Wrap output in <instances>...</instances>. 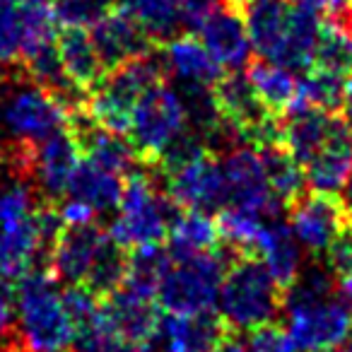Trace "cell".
<instances>
[{"label":"cell","mask_w":352,"mask_h":352,"mask_svg":"<svg viewBox=\"0 0 352 352\" xmlns=\"http://www.w3.org/2000/svg\"><path fill=\"white\" fill-rule=\"evenodd\" d=\"M297 352H336L352 336V309L328 265L299 270L283 299Z\"/></svg>","instance_id":"obj_1"},{"label":"cell","mask_w":352,"mask_h":352,"mask_svg":"<svg viewBox=\"0 0 352 352\" xmlns=\"http://www.w3.org/2000/svg\"><path fill=\"white\" fill-rule=\"evenodd\" d=\"M244 22L254 54L289 70L314 65L323 22L318 12L292 6L289 0H244Z\"/></svg>","instance_id":"obj_2"},{"label":"cell","mask_w":352,"mask_h":352,"mask_svg":"<svg viewBox=\"0 0 352 352\" xmlns=\"http://www.w3.org/2000/svg\"><path fill=\"white\" fill-rule=\"evenodd\" d=\"M17 338L27 352H68L75 342L63 292L51 270H30L15 289Z\"/></svg>","instance_id":"obj_3"},{"label":"cell","mask_w":352,"mask_h":352,"mask_svg":"<svg viewBox=\"0 0 352 352\" xmlns=\"http://www.w3.org/2000/svg\"><path fill=\"white\" fill-rule=\"evenodd\" d=\"M283 287L256 256L236 254L225 270L217 307L230 331H254L263 323H273L283 309Z\"/></svg>","instance_id":"obj_4"},{"label":"cell","mask_w":352,"mask_h":352,"mask_svg":"<svg viewBox=\"0 0 352 352\" xmlns=\"http://www.w3.org/2000/svg\"><path fill=\"white\" fill-rule=\"evenodd\" d=\"M174 203L155 186L152 176L133 169L128 182L123 184L118 212L109 225L107 234L118 249H140V246L162 244L174 220L171 215Z\"/></svg>","instance_id":"obj_5"},{"label":"cell","mask_w":352,"mask_h":352,"mask_svg":"<svg viewBox=\"0 0 352 352\" xmlns=\"http://www.w3.org/2000/svg\"><path fill=\"white\" fill-rule=\"evenodd\" d=\"M162 60L150 54L126 60L109 70V75H104L102 82L87 94L85 113L92 123L123 135L128 133L133 107L152 85L162 82Z\"/></svg>","instance_id":"obj_6"},{"label":"cell","mask_w":352,"mask_h":352,"mask_svg":"<svg viewBox=\"0 0 352 352\" xmlns=\"http://www.w3.org/2000/svg\"><path fill=\"white\" fill-rule=\"evenodd\" d=\"M225 270V258L217 251L171 258V265L157 287V307L184 316L210 314L217 307Z\"/></svg>","instance_id":"obj_7"},{"label":"cell","mask_w":352,"mask_h":352,"mask_svg":"<svg viewBox=\"0 0 352 352\" xmlns=\"http://www.w3.org/2000/svg\"><path fill=\"white\" fill-rule=\"evenodd\" d=\"M188 128V109L184 94L169 85H152L133 107L128 133L138 157L145 162H160V157L174 145Z\"/></svg>","instance_id":"obj_8"},{"label":"cell","mask_w":352,"mask_h":352,"mask_svg":"<svg viewBox=\"0 0 352 352\" xmlns=\"http://www.w3.org/2000/svg\"><path fill=\"white\" fill-rule=\"evenodd\" d=\"M73 113L63 102L36 85L12 89L0 107V128L12 147H34L54 133L73 126Z\"/></svg>","instance_id":"obj_9"},{"label":"cell","mask_w":352,"mask_h":352,"mask_svg":"<svg viewBox=\"0 0 352 352\" xmlns=\"http://www.w3.org/2000/svg\"><path fill=\"white\" fill-rule=\"evenodd\" d=\"M166 198L184 210H222L230 203L222 166L208 147L162 164Z\"/></svg>","instance_id":"obj_10"},{"label":"cell","mask_w":352,"mask_h":352,"mask_svg":"<svg viewBox=\"0 0 352 352\" xmlns=\"http://www.w3.org/2000/svg\"><path fill=\"white\" fill-rule=\"evenodd\" d=\"M287 208L289 230L311 256H326L338 236L350 230V215L336 193H302Z\"/></svg>","instance_id":"obj_11"},{"label":"cell","mask_w":352,"mask_h":352,"mask_svg":"<svg viewBox=\"0 0 352 352\" xmlns=\"http://www.w3.org/2000/svg\"><path fill=\"white\" fill-rule=\"evenodd\" d=\"M220 166L227 182V196H230L227 206L249 208L263 217L280 215L283 203L270 191L263 162H261L258 150H254V145L232 147L225 160L220 162Z\"/></svg>","instance_id":"obj_12"},{"label":"cell","mask_w":352,"mask_h":352,"mask_svg":"<svg viewBox=\"0 0 352 352\" xmlns=\"http://www.w3.org/2000/svg\"><path fill=\"white\" fill-rule=\"evenodd\" d=\"M109 244V234L97 225L65 227L49 249L51 275L68 285H85Z\"/></svg>","instance_id":"obj_13"},{"label":"cell","mask_w":352,"mask_h":352,"mask_svg":"<svg viewBox=\"0 0 352 352\" xmlns=\"http://www.w3.org/2000/svg\"><path fill=\"white\" fill-rule=\"evenodd\" d=\"M236 0H230L222 8H217L212 15H208L201 25L196 27L198 41L206 46V51L212 56L220 68H227L232 73L246 68L249 58L254 54L246 32L244 15L239 12Z\"/></svg>","instance_id":"obj_14"},{"label":"cell","mask_w":352,"mask_h":352,"mask_svg":"<svg viewBox=\"0 0 352 352\" xmlns=\"http://www.w3.org/2000/svg\"><path fill=\"white\" fill-rule=\"evenodd\" d=\"M102 311L109 331L126 342L150 350L160 333V311L155 297H147L135 289L118 287L102 299Z\"/></svg>","instance_id":"obj_15"},{"label":"cell","mask_w":352,"mask_h":352,"mask_svg":"<svg viewBox=\"0 0 352 352\" xmlns=\"http://www.w3.org/2000/svg\"><path fill=\"white\" fill-rule=\"evenodd\" d=\"M80 147L73 131L54 133L51 138L41 140L39 145L30 147L25 162V176H34L36 186L49 198H60L68 193V184L80 164Z\"/></svg>","instance_id":"obj_16"},{"label":"cell","mask_w":352,"mask_h":352,"mask_svg":"<svg viewBox=\"0 0 352 352\" xmlns=\"http://www.w3.org/2000/svg\"><path fill=\"white\" fill-rule=\"evenodd\" d=\"M89 36H92V44L97 49L107 73L123 65L126 60L150 54L152 46V39L147 36V32L123 8H111L107 15L99 17L89 27Z\"/></svg>","instance_id":"obj_17"},{"label":"cell","mask_w":352,"mask_h":352,"mask_svg":"<svg viewBox=\"0 0 352 352\" xmlns=\"http://www.w3.org/2000/svg\"><path fill=\"white\" fill-rule=\"evenodd\" d=\"M162 70L171 75L182 92H208L222 78V68L212 60L196 36H171L162 49Z\"/></svg>","instance_id":"obj_18"},{"label":"cell","mask_w":352,"mask_h":352,"mask_svg":"<svg viewBox=\"0 0 352 352\" xmlns=\"http://www.w3.org/2000/svg\"><path fill=\"white\" fill-rule=\"evenodd\" d=\"M70 131H73L80 147V155L85 160L94 162V164L104 166V169L113 171L118 176L131 174L135 169L138 160H140L135 147L131 145V140H126L121 133H111L107 128L92 123L85 116V111L73 118Z\"/></svg>","instance_id":"obj_19"},{"label":"cell","mask_w":352,"mask_h":352,"mask_svg":"<svg viewBox=\"0 0 352 352\" xmlns=\"http://www.w3.org/2000/svg\"><path fill=\"white\" fill-rule=\"evenodd\" d=\"M352 171V126L340 118L326 145L304 164V182L316 193H338Z\"/></svg>","instance_id":"obj_20"},{"label":"cell","mask_w":352,"mask_h":352,"mask_svg":"<svg viewBox=\"0 0 352 352\" xmlns=\"http://www.w3.org/2000/svg\"><path fill=\"white\" fill-rule=\"evenodd\" d=\"M254 256L265 265L270 278L283 289H287L302 270V246L294 239L289 225H285L280 217L265 220L256 239Z\"/></svg>","instance_id":"obj_21"},{"label":"cell","mask_w":352,"mask_h":352,"mask_svg":"<svg viewBox=\"0 0 352 352\" xmlns=\"http://www.w3.org/2000/svg\"><path fill=\"white\" fill-rule=\"evenodd\" d=\"M230 328L215 314H169L160 321V347L162 352H210L220 336Z\"/></svg>","instance_id":"obj_22"},{"label":"cell","mask_w":352,"mask_h":352,"mask_svg":"<svg viewBox=\"0 0 352 352\" xmlns=\"http://www.w3.org/2000/svg\"><path fill=\"white\" fill-rule=\"evenodd\" d=\"M287 121L283 123V138L280 145L304 166L331 138L340 116H333L323 109H292L285 111Z\"/></svg>","instance_id":"obj_23"},{"label":"cell","mask_w":352,"mask_h":352,"mask_svg":"<svg viewBox=\"0 0 352 352\" xmlns=\"http://www.w3.org/2000/svg\"><path fill=\"white\" fill-rule=\"evenodd\" d=\"M56 46H58L60 65H63L68 80L85 94H89L107 75L89 32L80 30V27H68L56 39Z\"/></svg>","instance_id":"obj_24"},{"label":"cell","mask_w":352,"mask_h":352,"mask_svg":"<svg viewBox=\"0 0 352 352\" xmlns=\"http://www.w3.org/2000/svg\"><path fill=\"white\" fill-rule=\"evenodd\" d=\"M169 239V256L171 258H184V256L208 254L220 246V227L212 220L210 212L203 210H184L176 215L166 232Z\"/></svg>","instance_id":"obj_25"},{"label":"cell","mask_w":352,"mask_h":352,"mask_svg":"<svg viewBox=\"0 0 352 352\" xmlns=\"http://www.w3.org/2000/svg\"><path fill=\"white\" fill-rule=\"evenodd\" d=\"M68 193L70 198L87 203L97 212H107L116 210L123 193V182L121 176L113 174V171L104 169V166L94 164L89 160H80L78 169H75L73 179L68 184Z\"/></svg>","instance_id":"obj_26"},{"label":"cell","mask_w":352,"mask_h":352,"mask_svg":"<svg viewBox=\"0 0 352 352\" xmlns=\"http://www.w3.org/2000/svg\"><path fill=\"white\" fill-rule=\"evenodd\" d=\"M246 78H249L256 97L261 99V104H263L270 113L278 116V113L287 111V107L294 99V92H297L294 70L285 68V65H278V63H268V60H258V63L249 65Z\"/></svg>","instance_id":"obj_27"},{"label":"cell","mask_w":352,"mask_h":352,"mask_svg":"<svg viewBox=\"0 0 352 352\" xmlns=\"http://www.w3.org/2000/svg\"><path fill=\"white\" fill-rule=\"evenodd\" d=\"M121 8L135 17L152 41H166L184 30V0H121Z\"/></svg>","instance_id":"obj_28"},{"label":"cell","mask_w":352,"mask_h":352,"mask_svg":"<svg viewBox=\"0 0 352 352\" xmlns=\"http://www.w3.org/2000/svg\"><path fill=\"white\" fill-rule=\"evenodd\" d=\"M261 162H263L265 179L268 186L273 191V196L278 198L283 206H289L297 196L304 193V171L299 166V162L285 150L283 145H265L258 147Z\"/></svg>","instance_id":"obj_29"},{"label":"cell","mask_w":352,"mask_h":352,"mask_svg":"<svg viewBox=\"0 0 352 352\" xmlns=\"http://www.w3.org/2000/svg\"><path fill=\"white\" fill-rule=\"evenodd\" d=\"M342 92H345V78L333 75L321 68H309L297 80V92H294L292 109H323V111H333L342 104Z\"/></svg>","instance_id":"obj_30"},{"label":"cell","mask_w":352,"mask_h":352,"mask_svg":"<svg viewBox=\"0 0 352 352\" xmlns=\"http://www.w3.org/2000/svg\"><path fill=\"white\" fill-rule=\"evenodd\" d=\"M169 265L171 256L160 244L133 249L131 256L126 258V275H123L121 285L140 294H147V297H155Z\"/></svg>","instance_id":"obj_31"},{"label":"cell","mask_w":352,"mask_h":352,"mask_svg":"<svg viewBox=\"0 0 352 352\" xmlns=\"http://www.w3.org/2000/svg\"><path fill=\"white\" fill-rule=\"evenodd\" d=\"M265 220H270V217L258 215L249 208L225 206L220 210V217H217V227H220L222 241H227L236 254L254 256L256 239H258Z\"/></svg>","instance_id":"obj_32"},{"label":"cell","mask_w":352,"mask_h":352,"mask_svg":"<svg viewBox=\"0 0 352 352\" xmlns=\"http://www.w3.org/2000/svg\"><path fill=\"white\" fill-rule=\"evenodd\" d=\"M311 68L328 70L340 78H350L352 73V34L336 25H323L318 36L316 54Z\"/></svg>","instance_id":"obj_33"},{"label":"cell","mask_w":352,"mask_h":352,"mask_svg":"<svg viewBox=\"0 0 352 352\" xmlns=\"http://www.w3.org/2000/svg\"><path fill=\"white\" fill-rule=\"evenodd\" d=\"M113 8V0H54V20L58 27L87 30Z\"/></svg>","instance_id":"obj_34"},{"label":"cell","mask_w":352,"mask_h":352,"mask_svg":"<svg viewBox=\"0 0 352 352\" xmlns=\"http://www.w3.org/2000/svg\"><path fill=\"white\" fill-rule=\"evenodd\" d=\"M25 15L15 0H0V63H15L22 56Z\"/></svg>","instance_id":"obj_35"},{"label":"cell","mask_w":352,"mask_h":352,"mask_svg":"<svg viewBox=\"0 0 352 352\" xmlns=\"http://www.w3.org/2000/svg\"><path fill=\"white\" fill-rule=\"evenodd\" d=\"M246 347L249 352H297L287 331L275 323H263V326L254 328Z\"/></svg>","instance_id":"obj_36"},{"label":"cell","mask_w":352,"mask_h":352,"mask_svg":"<svg viewBox=\"0 0 352 352\" xmlns=\"http://www.w3.org/2000/svg\"><path fill=\"white\" fill-rule=\"evenodd\" d=\"M326 265L338 280L352 278V230L338 236L336 244L326 251Z\"/></svg>","instance_id":"obj_37"},{"label":"cell","mask_w":352,"mask_h":352,"mask_svg":"<svg viewBox=\"0 0 352 352\" xmlns=\"http://www.w3.org/2000/svg\"><path fill=\"white\" fill-rule=\"evenodd\" d=\"M58 217L63 222V227H85V225H94L99 212L94 208H89L87 203L78 201V198H68L60 206H56Z\"/></svg>","instance_id":"obj_38"},{"label":"cell","mask_w":352,"mask_h":352,"mask_svg":"<svg viewBox=\"0 0 352 352\" xmlns=\"http://www.w3.org/2000/svg\"><path fill=\"white\" fill-rule=\"evenodd\" d=\"M225 3L230 0H184V8H182V25L186 30H196L208 15L222 8Z\"/></svg>","instance_id":"obj_39"},{"label":"cell","mask_w":352,"mask_h":352,"mask_svg":"<svg viewBox=\"0 0 352 352\" xmlns=\"http://www.w3.org/2000/svg\"><path fill=\"white\" fill-rule=\"evenodd\" d=\"M210 352H249V347H246L232 331H225L220 336V340L210 347Z\"/></svg>","instance_id":"obj_40"},{"label":"cell","mask_w":352,"mask_h":352,"mask_svg":"<svg viewBox=\"0 0 352 352\" xmlns=\"http://www.w3.org/2000/svg\"><path fill=\"white\" fill-rule=\"evenodd\" d=\"M102 352H150V350L133 345V342H126V340H121V338H113V340L109 342V345L104 347Z\"/></svg>","instance_id":"obj_41"},{"label":"cell","mask_w":352,"mask_h":352,"mask_svg":"<svg viewBox=\"0 0 352 352\" xmlns=\"http://www.w3.org/2000/svg\"><path fill=\"white\" fill-rule=\"evenodd\" d=\"M342 198H340V203H342V208L347 210V215H350V220H352V171L347 174V179H345V184H342Z\"/></svg>","instance_id":"obj_42"},{"label":"cell","mask_w":352,"mask_h":352,"mask_svg":"<svg viewBox=\"0 0 352 352\" xmlns=\"http://www.w3.org/2000/svg\"><path fill=\"white\" fill-rule=\"evenodd\" d=\"M342 107H345V121L352 126V73L345 80V92H342Z\"/></svg>","instance_id":"obj_43"},{"label":"cell","mask_w":352,"mask_h":352,"mask_svg":"<svg viewBox=\"0 0 352 352\" xmlns=\"http://www.w3.org/2000/svg\"><path fill=\"white\" fill-rule=\"evenodd\" d=\"M289 3L297 8H307V10H314V12L326 10V0H289Z\"/></svg>","instance_id":"obj_44"},{"label":"cell","mask_w":352,"mask_h":352,"mask_svg":"<svg viewBox=\"0 0 352 352\" xmlns=\"http://www.w3.org/2000/svg\"><path fill=\"white\" fill-rule=\"evenodd\" d=\"M338 287H340V294L347 299V304H350V309H352V278L338 280Z\"/></svg>","instance_id":"obj_45"},{"label":"cell","mask_w":352,"mask_h":352,"mask_svg":"<svg viewBox=\"0 0 352 352\" xmlns=\"http://www.w3.org/2000/svg\"><path fill=\"white\" fill-rule=\"evenodd\" d=\"M17 6H22V8H30V6H46L49 0H15Z\"/></svg>","instance_id":"obj_46"},{"label":"cell","mask_w":352,"mask_h":352,"mask_svg":"<svg viewBox=\"0 0 352 352\" xmlns=\"http://www.w3.org/2000/svg\"><path fill=\"white\" fill-rule=\"evenodd\" d=\"M3 87H6V73L0 70V92H3Z\"/></svg>","instance_id":"obj_47"},{"label":"cell","mask_w":352,"mask_h":352,"mask_svg":"<svg viewBox=\"0 0 352 352\" xmlns=\"http://www.w3.org/2000/svg\"><path fill=\"white\" fill-rule=\"evenodd\" d=\"M340 352H352V340L350 342H345V345H342V350Z\"/></svg>","instance_id":"obj_48"},{"label":"cell","mask_w":352,"mask_h":352,"mask_svg":"<svg viewBox=\"0 0 352 352\" xmlns=\"http://www.w3.org/2000/svg\"><path fill=\"white\" fill-rule=\"evenodd\" d=\"M236 3H244V0H236Z\"/></svg>","instance_id":"obj_49"}]
</instances>
